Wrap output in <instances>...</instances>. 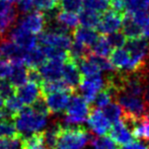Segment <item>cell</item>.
<instances>
[{"instance_id":"1","label":"cell","mask_w":149,"mask_h":149,"mask_svg":"<svg viewBox=\"0 0 149 149\" xmlns=\"http://www.w3.org/2000/svg\"><path fill=\"white\" fill-rule=\"evenodd\" d=\"M61 121V120H60ZM62 124V123H61ZM88 130L82 125H61L55 149H82L92 140Z\"/></svg>"},{"instance_id":"2","label":"cell","mask_w":149,"mask_h":149,"mask_svg":"<svg viewBox=\"0 0 149 149\" xmlns=\"http://www.w3.org/2000/svg\"><path fill=\"white\" fill-rule=\"evenodd\" d=\"M13 122L18 136L24 139L41 131L47 124V117L36 113L31 107H26L14 117Z\"/></svg>"},{"instance_id":"3","label":"cell","mask_w":149,"mask_h":149,"mask_svg":"<svg viewBox=\"0 0 149 149\" xmlns=\"http://www.w3.org/2000/svg\"><path fill=\"white\" fill-rule=\"evenodd\" d=\"M90 111V104L82 97L78 91L72 93L65 109L64 116L61 119L63 125H79L87 120Z\"/></svg>"},{"instance_id":"4","label":"cell","mask_w":149,"mask_h":149,"mask_svg":"<svg viewBox=\"0 0 149 149\" xmlns=\"http://www.w3.org/2000/svg\"><path fill=\"white\" fill-rule=\"evenodd\" d=\"M115 102H117L121 106L124 112H127L136 117H140L146 114V102L143 97L132 95L125 92H118L115 97Z\"/></svg>"},{"instance_id":"5","label":"cell","mask_w":149,"mask_h":149,"mask_svg":"<svg viewBox=\"0 0 149 149\" xmlns=\"http://www.w3.org/2000/svg\"><path fill=\"white\" fill-rule=\"evenodd\" d=\"M87 123H88L93 135L98 136V137L108 135L111 127H112V123L107 119L102 109L92 106H90V111L88 117H87Z\"/></svg>"},{"instance_id":"6","label":"cell","mask_w":149,"mask_h":149,"mask_svg":"<svg viewBox=\"0 0 149 149\" xmlns=\"http://www.w3.org/2000/svg\"><path fill=\"white\" fill-rule=\"evenodd\" d=\"M26 51L8 38L0 39V56L6 58L12 65H24Z\"/></svg>"},{"instance_id":"7","label":"cell","mask_w":149,"mask_h":149,"mask_svg":"<svg viewBox=\"0 0 149 149\" xmlns=\"http://www.w3.org/2000/svg\"><path fill=\"white\" fill-rule=\"evenodd\" d=\"M104 86V78L102 74L91 77H81L80 84L78 86L77 91L82 95V97L86 100L88 104L93 102L95 95L100 91Z\"/></svg>"},{"instance_id":"8","label":"cell","mask_w":149,"mask_h":149,"mask_svg":"<svg viewBox=\"0 0 149 149\" xmlns=\"http://www.w3.org/2000/svg\"><path fill=\"white\" fill-rule=\"evenodd\" d=\"M124 14L118 13L114 10H107L100 16L97 30L102 36H109L113 33L119 31L122 29Z\"/></svg>"},{"instance_id":"9","label":"cell","mask_w":149,"mask_h":149,"mask_svg":"<svg viewBox=\"0 0 149 149\" xmlns=\"http://www.w3.org/2000/svg\"><path fill=\"white\" fill-rule=\"evenodd\" d=\"M46 24H47L46 15L43 13V11H40V10H35L24 14L18 22V26L20 28L30 31L33 35L41 33L45 30Z\"/></svg>"},{"instance_id":"10","label":"cell","mask_w":149,"mask_h":149,"mask_svg":"<svg viewBox=\"0 0 149 149\" xmlns=\"http://www.w3.org/2000/svg\"><path fill=\"white\" fill-rule=\"evenodd\" d=\"M38 42L41 46H51L68 51L72 45V39L69 35L58 33L51 31H43L39 33Z\"/></svg>"},{"instance_id":"11","label":"cell","mask_w":149,"mask_h":149,"mask_svg":"<svg viewBox=\"0 0 149 149\" xmlns=\"http://www.w3.org/2000/svg\"><path fill=\"white\" fill-rule=\"evenodd\" d=\"M4 38L10 39L16 45H18L20 48L26 50V52L38 46V38L31 33H30V31L20 28L18 24L16 26H14V28H12L9 31V33L6 35V37Z\"/></svg>"},{"instance_id":"12","label":"cell","mask_w":149,"mask_h":149,"mask_svg":"<svg viewBox=\"0 0 149 149\" xmlns=\"http://www.w3.org/2000/svg\"><path fill=\"white\" fill-rule=\"evenodd\" d=\"M81 77L82 75H81L77 63L68 58L63 64L62 79L70 88H72L74 91H77L79 84H80Z\"/></svg>"},{"instance_id":"13","label":"cell","mask_w":149,"mask_h":149,"mask_svg":"<svg viewBox=\"0 0 149 149\" xmlns=\"http://www.w3.org/2000/svg\"><path fill=\"white\" fill-rule=\"evenodd\" d=\"M74 92L72 91H56L45 94V100L51 115L58 114L65 111L70 97Z\"/></svg>"},{"instance_id":"14","label":"cell","mask_w":149,"mask_h":149,"mask_svg":"<svg viewBox=\"0 0 149 149\" xmlns=\"http://www.w3.org/2000/svg\"><path fill=\"white\" fill-rule=\"evenodd\" d=\"M15 94L19 97L24 106H31L38 97L43 95L41 86L31 81L15 88Z\"/></svg>"},{"instance_id":"15","label":"cell","mask_w":149,"mask_h":149,"mask_svg":"<svg viewBox=\"0 0 149 149\" xmlns=\"http://www.w3.org/2000/svg\"><path fill=\"white\" fill-rule=\"evenodd\" d=\"M108 135L118 145H125V144L133 142L135 140L129 128L121 120L113 124Z\"/></svg>"},{"instance_id":"16","label":"cell","mask_w":149,"mask_h":149,"mask_svg":"<svg viewBox=\"0 0 149 149\" xmlns=\"http://www.w3.org/2000/svg\"><path fill=\"white\" fill-rule=\"evenodd\" d=\"M64 62L56 60H47L41 67L39 71L43 77L44 81H53L62 79V68Z\"/></svg>"},{"instance_id":"17","label":"cell","mask_w":149,"mask_h":149,"mask_svg":"<svg viewBox=\"0 0 149 149\" xmlns=\"http://www.w3.org/2000/svg\"><path fill=\"white\" fill-rule=\"evenodd\" d=\"M110 57V62L116 71H125L128 72L131 66V56L129 52L124 48H116L112 51Z\"/></svg>"},{"instance_id":"18","label":"cell","mask_w":149,"mask_h":149,"mask_svg":"<svg viewBox=\"0 0 149 149\" xmlns=\"http://www.w3.org/2000/svg\"><path fill=\"white\" fill-rule=\"evenodd\" d=\"M72 35L75 42L82 44L88 48H91L100 37L97 35V31H95L93 29L84 28V26L76 28L72 31Z\"/></svg>"},{"instance_id":"19","label":"cell","mask_w":149,"mask_h":149,"mask_svg":"<svg viewBox=\"0 0 149 149\" xmlns=\"http://www.w3.org/2000/svg\"><path fill=\"white\" fill-rule=\"evenodd\" d=\"M135 140H143L149 143V114H144L136 121L131 129Z\"/></svg>"},{"instance_id":"20","label":"cell","mask_w":149,"mask_h":149,"mask_svg":"<svg viewBox=\"0 0 149 149\" xmlns=\"http://www.w3.org/2000/svg\"><path fill=\"white\" fill-rule=\"evenodd\" d=\"M122 33L128 40L142 38V29L133 20L129 13H125L123 16L122 24Z\"/></svg>"},{"instance_id":"21","label":"cell","mask_w":149,"mask_h":149,"mask_svg":"<svg viewBox=\"0 0 149 149\" xmlns=\"http://www.w3.org/2000/svg\"><path fill=\"white\" fill-rule=\"evenodd\" d=\"M48 59L44 54L41 46H37L33 49L26 52V59H24V65L28 68H39Z\"/></svg>"},{"instance_id":"22","label":"cell","mask_w":149,"mask_h":149,"mask_svg":"<svg viewBox=\"0 0 149 149\" xmlns=\"http://www.w3.org/2000/svg\"><path fill=\"white\" fill-rule=\"evenodd\" d=\"M79 24L81 26L88 29H96L100 24V14L94 10L85 8L79 12Z\"/></svg>"},{"instance_id":"23","label":"cell","mask_w":149,"mask_h":149,"mask_svg":"<svg viewBox=\"0 0 149 149\" xmlns=\"http://www.w3.org/2000/svg\"><path fill=\"white\" fill-rule=\"evenodd\" d=\"M28 68L26 65H12L11 74L9 75V82L14 88L24 85L28 81Z\"/></svg>"},{"instance_id":"24","label":"cell","mask_w":149,"mask_h":149,"mask_svg":"<svg viewBox=\"0 0 149 149\" xmlns=\"http://www.w3.org/2000/svg\"><path fill=\"white\" fill-rule=\"evenodd\" d=\"M55 19L57 20L59 24L67 28L69 31H74L76 28H78L79 24V18L74 12H69V11H59L55 15Z\"/></svg>"},{"instance_id":"25","label":"cell","mask_w":149,"mask_h":149,"mask_svg":"<svg viewBox=\"0 0 149 149\" xmlns=\"http://www.w3.org/2000/svg\"><path fill=\"white\" fill-rule=\"evenodd\" d=\"M22 149H47L43 132H37L22 139Z\"/></svg>"},{"instance_id":"26","label":"cell","mask_w":149,"mask_h":149,"mask_svg":"<svg viewBox=\"0 0 149 149\" xmlns=\"http://www.w3.org/2000/svg\"><path fill=\"white\" fill-rule=\"evenodd\" d=\"M77 65H78V68H79V70H80L81 75H82L83 77L96 76V75H100V72H102L100 67H98L93 61L90 60L88 57L78 61Z\"/></svg>"},{"instance_id":"27","label":"cell","mask_w":149,"mask_h":149,"mask_svg":"<svg viewBox=\"0 0 149 149\" xmlns=\"http://www.w3.org/2000/svg\"><path fill=\"white\" fill-rule=\"evenodd\" d=\"M113 51L112 46L110 45L108 39L106 36H100L98 37V39L96 40V42L94 43V45L91 47V53L94 55L100 56V57L108 58L111 55Z\"/></svg>"},{"instance_id":"28","label":"cell","mask_w":149,"mask_h":149,"mask_svg":"<svg viewBox=\"0 0 149 149\" xmlns=\"http://www.w3.org/2000/svg\"><path fill=\"white\" fill-rule=\"evenodd\" d=\"M41 48L48 60H56L65 62L69 58L68 51H66V50L51 47V46H41Z\"/></svg>"},{"instance_id":"29","label":"cell","mask_w":149,"mask_h":149,"mask_svg":"<svg viewBox=\"0 0 149 149\" xmlns=\"http://www.w3.org/2000/svg\"><path fill=\"white\" fill-rule=\"evenodd\" d=\"M102 111L104 114V116L107 117V119L112 124L118 122L119 120L121 119L122 113H123V110H122L121 106H120L117 102H111L110 104H107L104 108H102Z\"/></svg>"},{"instance_id":"30","label":"cell","mask_w":149,"mask_h":149,"mask_svg":"<svg viewBox=\"0 0 149 149\" xmlns=\"http://www.w3.org/2000/svg\"><path fill=\"white\" fill-rule=\"evenodd\" d=\"M90 143L93 145L94 149H118V144H116L108 136H95L93 135Z\"/></svg>"},{"instance_id":"31","label":"cell","mask_w":149,"mask_h":149,"mask_svg":"<svg viewBox=\"0 0 149 149\" xmlns=\"http://www.w3.org/2000/svg\"><path fill=\"white\" fill-rule=\"evenodd\" d=\"M58 7L64 11L80 12L83 7V0H59Z\"/></svg>"},{"instance_id":"32","label":"cell","mask_w":149,"mask_h":149,"mask_svg":"<svg viewBox=\"0 0 149 149\" xmlns=\"http://www.w3.org/2000/svg\"><path fill=\"white\" fill-rule=\"evenodd\" d=\"M149 7V0H125L126 13L132 14L139 10H146Z\"/></svg>"},{"instance_id":"33","label":"cell","mask_w":149,"mask_h":149,"mask_svg":"<svg viewBox=\"0 0 149 149\" xmlns=\"http://www.w3.org/2000/svg\"><path fill=\"white\" fill-rule=\"evenodd\" d=\"M4 107L14 116H16L24 108V104H22V102L16 94H13L4 100Z\"/></svg>"},{"instance_id":"34","label":"cell","mask_w":149,"mask_h":149,"mask_svg":"<svg viewBox=\"0 0 149 149\" xmlns=\"http://www.w3.org/2000/svg\"><path fill=\"white\" fill-rule=\"evenodd\" d=\"M83 5L85 8L104 13L110 7V0H83Z\"/></svg>"},{"instance_id":"35","label":"cell","mask_w":149,"mask_h":149,"mask_svg":"<svg viewBox=\"0 0 149 149\" xmlns=\"http://www.w3.org/2000/svg\"><path fill=\"white\" fill-rule=\"evenodd\" d=\"M18 136L13 121H0V138H11Z\"/></svg>"},{"instance_id":"36","label":"cell","mask_w":149,"mask_h":149,"mask_svg":"<svg viewBox=\"0 0 149 149\" xmlns=\"http://www.w3.org/2000/svg\"><path fill=\"white\" fill-rule=\"evenodd\" d=\"M110 45L112 46L113 49H116V48H123L126 45V42H127V38L125 37L122 31H116V33H113L111 35H109L107 37Z\"/></svg>"},{"instance_id":"37","label":"cell","mask_w":149,"mask_h":149,"mask_svg":"<svg viewBox=\"0 0 149 149\" xmlns=\"http://www.w3.org/2000/svg\"><path fill=\"white\" fill-rule=\"evenodd\" d=\"M31 108L33 109L36 113H38V114H40V115H43V116L47 117V118L51 115L44 95H41L40 97H38L37 100H35V102L31 106Z\"/></svg>"},{"instance_id":"38","label":"cell","mask_w":149,"mask_h":149,"mask_svg":"<svg viewBox=\"0 0 149 149\" xmlns=\"http://www.w3.org/2000/svg\"><path fill=\"white\" fill-rule=\"evenodd\" d=\"M0 149H22V138H0Z\"/></svg>"},{"instance_id":"39","label":"cell","mask_w":149,"mask_h":149,"mask_svg":"<svg viewBox=\"0 0 149 149\" xmlns=\"http://www.w3.org/2000/svg\"><path fill=\"white\" fill-rule=\"evenodd\" d=\"M133 18V20L140 26L141 29H144L149 26V13L146 10H139L134 13L130 14Z\"/></svg>"},{"instance_id":"40","label":"cell","mask_w":149,"mask_h":149,"mask_svg":"<svg viewBox=\"0 0 149 149\" xmlns=\"http://www.w3.org/2000/svg\"><path fill=\"white\" fill-rule=\"evenodd\" d=\"M33 5L40 11H52L58 7L57 0H33Z\"/></svg>"},{"instance_id":"41","label":"cell","mask_w":149,"mask_h":149,"mask_svg":"<svg viewBox=\"0 0 149 149\" xmlns=\"http://www.w3.org/2000/svg\"><path fill=\"white\" fill-rule=\"evenodd\" d=\"M13 94H15V88L9 82V80L0 79V97H2L5 100L6 98L13 95Z\"/></svg>"},{"instance_id":"42","label":"cell","mask_w":149,"mask_h":149,"mask_svg":"<svg viewBox=\"0 0 149 149\" xmlns=\"http://www.w3.org/2000/svg\"><path fill=\"white\" fill-rule=\"evenodd\" d=\"M12 71V64L7 59L0 58V79H6L9 77Z\"/></svg>"},{"instance_id":"43","label":"cell","mask_w":149,"mask_h":149,"mask_svg":"<svg viewBox=\"0 0 149 149\" xmlns=\"http://www.w3.org/2000/svg\"><path fill=\"white\" fill-rule=\"evenodd\" d=\"M17 11L20 14H26L29 12L33 11V0H17Z\"/></svg>"},{"instance_id":"44","label":"cell","mask_w":149,"mask_h":149,"mask_svg":"<svg viewBox=\"0 0 149 149\" xmlns=\"http://www.w3.org/2000/svg\"><path fill=\"white\" fill-rule=\"evenodd\" d=\"M26 68H28V67H26ZM28 79L31 82H35V83H37V84H39L40 86H41V84L44 81L39 69H37V68H28Z\"/></svg>"},{"instance_id":"45","label":"cell","mask_w":149,"mask_h":149,"mask_svg":"<svg viewBox=\"0 0 149 149\" xmlns=\"http://www.w3.org/2000/svg\"><path fill=\"white\" fill-rule=\"evenodd\" d=\"M110 6L112 7V10L118 12V13H126L125 0H110Z\"/></svg>"},{"instance_id":"46","label":"cell","mask_w":149,"mask_h":149,"mask_svg":"<svg viewBox=\"0 0 149 149\" xmlns=\"http://www.w3.org/2000/svg\"><path fill=\"white\" fill-rule=\"evenodd\" d=\"M14 117L15 116L6 108H0V121H13Z\"/></svg>"},{"instance_id":"47","label":"cell","mask_w":149,"mask_h":149,"mask_svg":"<svg viewBox=\"0 0 149 149\" xmlns=\"http://www.w3.org/2000/svg\"><path fill=\"white\" fill-rule=\"evenodd\" d=\"M118 149H149V147L137 141H133L128 144H125V145H121V147Z\"/></svg>"},{"instance_id":"48","label":"cell","mask_w":149,"mask_h":149,"mask_svg":"<svg viewBox=\"0 0 149 149\" xmlns=\"http://www.w3.org/2000/svg\"><path fill=\"white\" fill-rule=\"evenodd\" d=\"M4 107V100L2 97H0V108Z\"/></svg>"},{"instance_id":"49","label":"cell","mask_w":149,"mask_h":149,"mask_svg":"<svg viewBox=\"0 0 149 149\" xmlns=\"http://www.w3.org/2000/svg\"><path fill=\"white\" fill-rule=\"evenodd\" d=\"M4 1L8 2V3H12V4H13L14 2H16V1H17V0H4Z\"/></svg>"},{"instance_id":"50","label":"cell","mask_w":149,"mask_h":149,"mask_svg":"<svg viewBox=\"0 0 149 149\" xmlns=\"http://www.w3.org/2000/svg\"><path fill=\"white\" fill-rule=\"evenodd\" d=\"M146 114H149V104H146Z\"/></svg>"},{"instance_id":"51","label":"cell","mask_w":149,"mask_h":149,"mask_svg":"<svg viewBox=\"0 0 149 149\" xmlns=\"http://www.w3.org/2000/svg\"><path fill=\"white\" fill-rule=\"evenodd\" d=\"M147 11H148V13H149V7H148V9H147Z\"/></svg>"},{"instance_id":"52","label":"cell","mask_w":149,"mask_h":149,"mask_svg":"<svg viewBox=\"0 0 149 149\" xmlns=\"http://www.w3.org/2000/svg\"><path fill=\"white\" fill-rule=\"evenodd\" d=\"M57 1H58V2H59V0H57Z\"/></svg>"}]
</instances>
